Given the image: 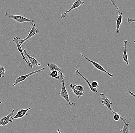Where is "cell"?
I'll use <instances>...</instances> for the list:
<instances>
[{
  "mask_svg": "<svg viewBox=\"0 0 135 133\" xmlns=\"http://www.w3.org/2000/svg\"><path fill=\"white\" fill-rule=\"evenodd\" d=\"M47 66H48L49 68V70L50 72H51V71H59V73H60L61 71V69H60L59 68L57 65L56 64L54 63H48L47 64Z\"/></svg>",
  "mask_w": 135,
  "mask_h": 133,
  "instance_id": "2e32d148",
  "label": "cell"
},
{
  "mask_svg": "<svg viewBox=\"0 0 135 133\" xmlns=\"http://www.w3.org/2000/svg\"><path fill=\"white\" fill-rule=\"evenodd\" d=\"M50 76L51 77L55 78L56 80H58L60 77V73L59 71H51L50 73Z\"/></svg>",
  "mask_w": 135,
  "mask_h": 133,
  "instance_id": "ac0fdd59",
  "label": "cell"
},
{
  "mask_svg": "<svg viewBox=\"0 0 135 133\" xmlns=\"http://www.w3.org/2000/svg\"><path fill=\"white\" fill-rule=\"evenodd\" d=\"M80 54L81 55L83 58H84V59L85 60L88 61H89L90 63H91L94 66V67L96 68V69H97V70H99L101 71H103V72H104L105 73H106V74L108 75L109 76H110V77H113V75L112 74H110L108 72V71H106L105 70H104V69L102 67V66L100 65L98 63H97V62H95V61H93L89 59L88 58H87L86 56H84V55H83L82 54L80 53Z\"/></svg>",
  "mask_w": 135,
  "mask_h": 133,
  "instance_id": "8992f818",
  "label": "cell"
},
{
  "mask_svg": "<svg viewBox=\"0 0 135 133\" xmlns=\"http://www.w3.org/2000/svg\"><path fill=\"white\" fill-rule=\"evenodd\" d=\"M0 104H2V102L1 101V100H0Z\"/></svg>",
  "mask_w": 135,
  "mask_h": 133,
  "instance_id": "484cf974",
  "label": "cell"
},
{
  "mask_svg": "<svg viewBox=\"0 0 135 133\" xmlns=\"http://www.w3.org/2000/svg\"><path fill=\"white\" fill-rule=\"evenodd\" d=\"M120 119L124 123V125L123 128L120 130L119 133H130L131 129L129 127V125L130 123L124 118L120 117Z\"/></svg>",
  "mask_w": 135,
  "mask_h": 133,
  "instance_id": "8fae6325",
  "label": "cell"
},
{
  "mask_svg": "<svg viewBox=\"0 0 135 133\" xmlns=\"http://www.w3.org/2000/svg\"><path fill=\"white\" fill-rule=\"evenodd\" d=\"M69 86L71 89V91L73 92L74 94L77 96V98L78 99L80 98L81 96H83L84 95V92H81L79 91H77L75 89L74 87V85H73L72 83H71L69 85Z\"/></svg>",
  "mask_w": 135,
  "mask_h": 133,
  "instance_id": "e0dca14e",
  "label": "cell"
},
{
  "mask_svg": "<svg viewBox=\"0 0 135 133\" xmlns=\"http://www.w3.org/2000/svg\"><path fill=\"white\" fill-rule=\"evenodd\" d=\"M75 70L76 74V75H79L80 76H81L83 79L85 80V81L86 82L87 84H88L89 87V88H90L91 90V91L92 92H93V93H95V94H97L98 93V91H97V88H94L93 87H92V86H91V84L89 83V82L87 78H86V77H84V76L82 75L79 72V71L78 70H77L76 69H75Z\"/></svg>",
  "mask_w": 135,
  "mask_h": 133,
  "instance_id": "5bb4252c",
  "label": "cell"
},
{
  "mask_svg": "<svg viewBox=\"0 0 135 133\" xmlns=\"http://www.w3.org/2000/svg\"><path fill=\"white\" fill-rule=\"evenodd\" d=\"M32 27L31 28V30L30 31L28 35L27 36V37L25 38V39L23 40L19 39V41H18L20 45H22V44L25 42V41L28 40L30 39L32 37H33L35 35H37L39 33V30L37 28L35 27V24H32Z\"/></svg>",
  "mask_w": 135,
  "mask_h": 133,
  "instance_id": "277c9868",
  "label": "cell"
},
{
  "mask_svg": "<svg viewBox=\"0 0 135 133\" xmlns=\"http://www.w3.org/2000/svg\"><path fill=\"white\" fill-rule=\"evenodd\" d=\"M57 132H58V133H61L60 129H58V130H57Z\"/></svg>",
  "mask_w": 135,
  "mask_h": 133,
  "instance_id": "d4e9b609",
  "label": "cell"
},
{
  "mask_svg": "<svg viewBox=\"0 0 135 133\" xmlns=\"http://www.w3.org/2000/svg\"><path fill=\"white\" fill-rule=\"evenodd\" d=\"M100 96L101 99H103V101L101 102V103L103 104V105L104 106H106L108 108V109H109L110 111H111L113 113L115 114L116 112L113 111V109H111V107H110V106L113 104L110 101V100L108 99V97L105 96V95L104 94H103V93L100 94Z\"/></svg>",
  "mask_w": 135,
  "mask_h": 133,
  "instance_id": "9c48e42d",
  "label": "cell"
},
{
  "mask_svg": "<svg viewBox=\"0 0 135 133\" xmlns=\"http://www.w3.org/2000/svg\"><path fill=\"white\" fill-rule=\"evenodd\" d=\"M23 52L25 54V55L28 57V60H29V63H30L31 65L33 67L34 66H41V64L38 62L36 60L35 58L33 57H32L27 52V49H25L23 50Z\"/></svg>",
  "mask_w": 135,
  "mask_h": 133,
  "instance_id": "4fadbf2b",
  "label": "cell"
},
{
  "mask_svg": "<svg viewBox=\"0 0 135 133\" xmlns=\"http://www.w3.org/2000/svg\"><path fill=\"white\" fill-rule=\"evenodd\" d=\"M134 22V19H131L130 18H128V19H127V22L129 23V24H131V23L132 22Z\"/></svg>",
  "mask_w": 135,
  "mask_h": 133,
  "instance_id": "603a6c76",
  "label": "cell"
},
{
  "mask_svg": "<svg viewBox=\"0 0 135 133\" xmlns=\"http://www.w3.org/2000/svg\"><path fill=\"white\" fill-rule=\"evenodd\" d=\"M30 108L29 107L26 109H22L20 110L13 117H11V119L13 120H14L22 118L25 115H27V112L30 110Z\"/></svg>",
  "mask_w": 135,
  "mask_h": 133,
  "instance_id": "7c38bea8",
  "label": "cell"
},
{
  "mask_svg": "<svg viewBox=\"0 0 135 133\" xmlns=\"http://www.w3.org/2000/svg\"><path fill=\"white\" fill-rule=\"evenodd\" d=\"M120 118V114H118V113H116L114 115L113 119L115 121H118L119 120Z\"/></svg>",
  "mask_w": 135,
  "mask_h": 133,
  "instance_id": "44dd1931",
  "label": "cell"
},
{
  "mask_svg": "<svg viewBox=\"0 0 135 133\" xmlns=\"http://www.w3.org/2000/svg\"><path fill=\"white\" fill-rule=\"evenodd\" d=\"M15 111V110L13 109L7 116L3 117L0 119V126H4L8 124L9 122H12L13 120L11 117L13 116Z\"/></svg>",
  "mask_w": 135,
  "mask_h": 133,
  "instance_id": "52a82bcc",
  "label": "cell"
},
{
  "mask_svg": "<svg viewBox=\"0 0 135 133\" xmlns=\"http://www.w3.org/2000/svg\"><path fill=\"white\" fill-rule=\"evenodd\" d=\"M60 74L61 75V82L62 84V88H61V91L59 93L60 96L63 97V99H65L66 102L69 104L70 106L71 107H72L73 103H71L70 101V99L69 97V94L66 90V88L65 86V76L63 75V73L61 72L60 73Z\"/></svg>",
  "mask_w": 135,
  "mask_h": 133,
  "instance_id": "6da1fadb",
  "label": "cell"
},
{
  "mask_svg": "<svg viewBox=\"0 0 135 133\" xmlns=\"http://www.w3.org/2000/svg\"><path fill=\"white\" fill-rule=\"evenodd\" d=\"M45 70V68H42L38 70L31 72V73L27 74V75L19 76V77H18L17 78H16L15 79L14 84H13V86H15L17 85L18 84H19L20 82L24 81L27 78H28V77H29L30 76L32 75H35V74H37V73H40L41 71H44Z\"/></svg>",
  "mask_w": 135,
  "mask_h": 133,
  "instance_id": "3957f363",
  "label": "cell"
},
{
  "mask_svg": "<svg viewBox=\"0 0 135 133\" xmlns=\"http://www.w3.org/2000/svg\"><path fill=\"white\" fill-rule=\"evenodd\" d=\"M91 85L94 88H98L99 86L98 83L96 81H93L91 83Z\"/></svg>",
  "mask_w": 135,
  "mask_h": 133,
  "instance_id": "7402d4cb",
  "label": "cell"
},
{
  "mask_svg": "<svg viewBox=\"0 0 135 133\" xmlns=\"http://www.w3.org/2000/svg\"><path fill=\"white\" fill-rule=\"evenodd\" d=\"M127 42L126 40H125L123 42L124 44V46L123 47L124 48V53H123V56H122V59L126 63L127 65V66H129V62L128 61V56H127V53L126 52V44Z\"/></svg>",
  "mask_w": 135,
  "mask_h": 133,
  "instance_id": "9a60e30c",
  "label": "cell"
},
{
  "mask_svg": "<svg viewBox=\"0 0 135 133\" xmlns=\"http://www.w3.org/2000/svg\"><path fill=\"white\" fill-rule=\"evenodd\" d=\"M84 4V2L83 1H80V0H76L75 2L73 3L71 7L69 10L66 11L65 12L61 14V18H64L66 16L68 13H69L72 10H74V9L79 7L80 6Z\"/></svg>",
  "mask_w": 135,
  "mask_h": 133,
  "instance_id": "ba28073f",
  "label": "cell"
},
{
  "mask_svg": "<svg viewBox=\"0 0 135 133\" xmlns=\"http://www.w3.org/2000/svg\"><path fill=\"white\" fill-rule=\"evenodd\" d=\"M128 92H129V93L130 95L134 97H135V94H134L133 92H132L130 91H129Z\"/></svg>",
  "mask_w": 135,
  "mask_h": 133,
  "instance_id": "cb8c5ba5",
  "label": "cell"
},
{
  "mask_svg": "<svg viewBox=\"0 0 135 133\" xmlns=\"http://www.w3.org/2000/svg\"><path fill=\"white\" fill-rule=\"evenodd\" d=\"M5 16L9 18H12L14 21L19 23H23L25 22H35V21L33 20H30L28 18L23 17L19 15H14L11 14L9 12H6L5 14Z\"/></svg>",
  "mask_w": 135,
  "mask_h": 133,
  "instance_id": "7a4b0ae2",
  "label": "cell"
},
{
  "mask_svg": "<svg viewBox=\"0 0 135 133\" xmlns=\"http://www.w3.org/2000/svg\"><path fill=\"white\" fill-rule=\"evenodd\" d=\"M19 39H20V38L18 37L17 36V37H16V38H13L12 41L13 42L15 43L16 45L17 49L18 50V52L20 53V54L21 55V56H22V58L23 59V60L25 61L26 63L27 64L28 66L30 67L31 68H33V67L31 65L30 63L27 60L26 58H25V56H24V55H23V52L22 51V49L21 45H20V44H19V42H18Z\"/></svg>",
  "mask_w": 135,
  "mask_h": 133,
  "instance_id": "5b68a950",
  "label": "cell"
},
{
  "mask_svg": "<svg viewBox=\"0 0 135 133\" xmlns=\"http://www.w3.org/2000/svg\"><path fill=\"white\" fill-rule=\"evenodd\" d=\"M111 2L113 3V4L115 8L117 9L118 12V17L117 20H116V30H115V32L116 33H119V28L120 27V25L122 23V13L120 12L119 11V8L118 7L116 6V5L115 4L114 1H111Z\"/></svg>",
  "mask_w": 135,
  "mask_h": 133,
  "instance_id": "30bf717a",
  "label": "cell"
},
{
  "mask_svg": "<svg viewBox=\"0 0 135 133\" xmlns=\"http://www.w3.org/2000/svg\"><path fill=\"white\" fill-rule=\"evenodd\" d=\"M5 72H6V70L5 68L2 66V65H0V78L4 77Z\"/></svg>",
  "mask_w": 135,
  "mask_h": 133,
  "instance_id": "d6986e66",
  "label": "cell"
},
{
  "mask_svg": "<svg viewBox=\"0 0 135 133\" xmlns=\"http://www.w3.org/2000/svg\"><path fill=\"white\" fill-rule=\"evenodd\" d=\"M74 87H75V89L77 91L81 92H84L83 86L81 85H74Z\"/></svg>",
  "mask_w": 135,
  "mask_h": 133,
  "instance_id": "ffe728a7",
  "label": "cell"
}]
</instances>
